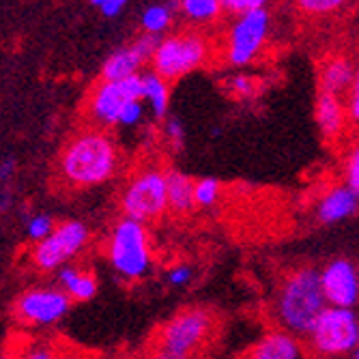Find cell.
I'll return each instance as SVG.
<instances>
[{
    "label": "cell",
    "mask_w": 359,
    "mask_h": 359,
    "mask_svg": "<svg viewBox=\"0 0 359 359\" xmlns=\"http://www.w3.org/2000/svg\"><path fill=\"white\" fill-rule=\"evenodd\" d=\"M118 149L102 129H84L62 149L58 172L62 181L76 187H95L110 181L118 170Z\"/></svg>",
    "instance_id": "obj_1"
},
{
    "label": "cell",
    "mask_w": 359,
    "mask_h": 359,
    "mask_svg": "<svg viewBox=\"0 0 359 359\" xmlns=\"http://www.w3.org/2000/svg\"><path fill=\"white\" fill-rule=\"evenodd\" d=\"M325 306L327 304L320 292L318 269L299 267L288 271L280 280L273 299L278 330H284L297 338L306 336Z\"/></svg>",
    "instance_id": "obj_2"
},
{
    "label": "cell",
    "mask_w": 359,
    "mask_h": 359,
    "mask_svg": "<svg viewBox=\"0 0 359 359\" xmlns=\"http://www.w3.org/2000/svg\"><path fill=\"white\" fill-rule=\"evenodd\" d=\"M211 43L205 35L194 30H181L175 35L161 37L153 56V74L164 78L166 82H175L196 69L205 67L211 58Z\"/></svg>",
    "instance_id": "obj_3"
},
{
    "label": "cell",
    "mask_w": 359,
    "mask_h": 359,
    "mask_svg": "<svg viewBox=\"0 0 359 359\" xmlns=\"http://www.w3.org/2000/svg\"><path fill=\"white\" fill-rule=\"evenodd\" d=\"M108 260L123 280H142L153 265L147 226L127 217L118 219L108 239Z\"/></svg>",
    "instance_id": "obj_4"
},
{
    "label": "cell",
    "mask_w": 359,
    "mask_h": 359,
    "mask_svg": "<svg viewBox=\"0 0 359 359\" xmlns=\"http://www.w3.org/2000/svg\"><path fill=\"white\" fill-rule=\"evenodd\" d=\"M306 338L310 351L325 359L342 357L357 351L359 323L355 310L325 306L312 323Z\"/></svg>",
    "instance_id": "obj_5"
},
{
    "label": "cell",
    "mask_w": 359,
    "mask_h": 359,
    "mask_svg": "<svg viewBox=\"0 0 359 359\" xmlns=\"http://www.w3.org/2000/svg\"><path fill=\"white\" fill-rule=\"evenodd\" d=\"M123 217L138 224H149L159 219L168 211L166 205V175L159 166L138 170L127 181L121 196Z\"/></svg>",
    "instance_id": "obj_6"
},
{
    "label": "cell",
    "mask_w": 359,
    "mask_h": 359,
    "mask_svg": "<svg viewBox=\"0 0 359 359\" xmlns=\"http://www.w3.org/2000/svg\"><path fill=\"white\" fill-rule=\"evenodd\" d=\"M90 239L88 228L80 219H65L54 224L52 233L32 243L30 260L41 271H58L60 267L69 265L72 260L86 248Z\"/></svg>",
    "instance_id": "obj_7"
},
{
    "label": "cell",
    "mask_w": 359,
    "mask_h": 359,
    "mask_svg": "<svg viewBox=\"0 0 359 359\" xmlns=\"http://www.w3.org/2000/svg\"><path fill=\"white\" fill-rule=\"evenodd\" d=\"M213 327V316L203 308H189L177 312L170 320L161 325L157 334V348L170 355L187 357L207 344Z\"/></svg>",
    "instance_id": "obj_8"
},
{
    "label": "cell",
    "mask_w": 359,
    "mask_h": 359,
    "mask_svg": "<svg viewBox=\"0 0 359 359\" xmlns=\"http://www.w3.org/2000/svg\"><path fill=\"white\" fill-rule=\"evenodd\" d=\"M269 11L258 9L243 15H237V20L228 28L224 56L233 67H245L254 62L258 54L263 52L267 37H269Z\"/></svg>",
    "instance_id": "obj_9"
},
{
    "label": "cell",
    "mask_w": 359,
    "mask_h": 359,
    "mask_svg": "<svg viewBox=\"0 0 359 359\" xmlns=\"http://www.w3.org/2000/svg\"><path fill=\"white\" fill-rule=\"evenodd\" d=\"M72 308V299L58 286H35L15 299V320L26 327H48L58 323Z\"/></svg>",
    "instance_id": "obj_10"
},
{
    "label": "cell",
    "mask_w": 359,
    "mask_h": 359,
    "mask_svg": "<svg viewBox=\"0 0 359 359\" xmlns=\"http://www.w3.org/2000/svg\"><path fill=\"white\" fill-rule=\"evenodd\" d=\"M142 95V82L140 74L129 76L125 80L116 82H97V86L88 95V116L95 125L100 127H112L118 121V114L127 102L140 100Z\"/></svg>",
    "instance_id": "obj_11"
},
{
    "label": "cell",
    "mask_w": 359,
    "mask_h": 359,
    "mask_svg": "<svg viewBox=\"0 0 359 359\" xmlns=\"http://www.w3.org/2000/svg\"><path fill=\"white\" fill-rule=\"evenodd\" d=\"M320 292L325 304L332 308H348L357 306L359 297V276L353 260L334 258L318 271Z\"/></svg>",
    "instance_id": "obj_12"
},
{
    "label": "cell",
    "mask_w": 359,
    "mask_h": 359,
    "mask_svg": "<svg viewBox=\"0 0 359 359\" xmlns=\"http://www.w3.org/2000/svg\"><path fill=\"white\" fill-rule=\"evenodd\" d=\"M245 359H306V346L297 336L273 330L248 351Z\"/></svg>",
    "instance_id": "obj_13"
},
{
    "label": "cell",
    "mask_w": 359,
    "mask_h": 359,
    "mask_svg": "<svg viewBox=\"0 0 359 359\" xmlns=\"http://www.w3.org/2000/svg\"><path fill=\"white\" fill-rule=\"evenodd\" d=\"M355 211H357V194L351 191L344 183L330 187L320 196V201L316 205V215H318L320 224H325V226L344 222V219L353 217Z\"/></svg>",
    "instance_id": "obj_14"
},
{
    "label": "cell",
    "mask_w": 359,
    "mask_h": 359,
    "mask_svg": "<svg viewBox=\"0 0 359 359\" xmlns=\"http://www.w3.org/2000/svg\"><path fill=\"white\" fill-rule=\"evenodd\" d=\"M314 118L316 125L323 132V136L327 140H336L344 134L346 127V110H344V102L336 95L330 93H320L316 106H314Z\"/></svg>",
    "instance_id": "obj_15"
},
{
    "label": "cell",
    "mask_w": 359,
    "mask_h": 359,
    "mask_svg": "<svg viewBox=\"0 0 359 359\" xmlns=\"http://www.w3.org/2000/svg\"><path fill=\"white\" fill-rule=\"evenodd\" d=\"M357 82V74L353 62L346 56H332L323 62L320 67V93L330 95H344L351 90V86Z\"/></svg>",
    "instance_id": "obj_16"
},
{
    "label": "cell",
    "mask_w": 359,
    "mask_h": 359,
    "mask_svg": "<svg viewBox=\"0 0 359 359\" xmlns=\"http://www.w3.org/2000/svg\"><path fill=\"white\" fill-rule=\"evenodd\" d=\"M58 288L72 302H88L97 295V278L80 267L65 265L58 269Z\"/></svg>",
    "instance_id": "obj_17"
},
{
    "label": "cell",
    "mask_w": 359,
    "mask_h": 359,
    "mask_svg": "<svg viewBox=\"0 0 359 359\" xmlns=\"http://www.w3.org/2000/svg\"><path fill=\"white\" fill-rule=\"evenodd\" d=\"M166 205L168 211L177 215H187L191 213L194 207V181L181 170H166Z\"/></svg>",
    "instance_id": "obj_18"
},
{
    "label": "cell",
    "mask_w": 359,
    "mask_h": 359,
    "mask_svg": "<svg viewBox=\"0 0 359 359\" xmlns=\"http://www.w3.org/2000/svg\"><path fill=\"white\" fill-rule=\"evenodd\" d=\"M140 67H144V60L138 56V52L132 46H127L108 56V60L102 67V80L116 82V80H125L129 76H138Z\"/></svg>",
    "instance_id": "obj_19"
},
{
    "label": "cell",
    "mask_w": 359,
    "mask_h": 359,
    "mask_svg": "<svg viewBox=\"0 0 359 359\" xmlns=\"http://www.w3.org/2000/svg\"><path fill=\"white\" fill-rule=\"evenodd\" d=\"M140 82H142V95L140 100L142 104L147 102L153 116L155 118H164L168 112V104H170V86L164 78H159L153 72H144L140 74Z\"/></svg>",
    "instance_id": "obj_20"
},
{
    "label": "cell",
    "mask_w": 359,
    "mask_h": 359,
    "mask_svg": "<svg viewBox=\"0 0 359 359\" xmlns=\"http://www.w3.org/2000/svg\"><path fill=\"white\" fill-rule=\"evenodd\" d=\"M189 22L196 24H209L219 18L222 7L219 0H181V9H179Z\"/></svg>",
    "instance_id": "obj_21"
},
{
    "label": "cell",
    "mask_w": 359,
    "mask_h": 359,
    "mask_svg": "<svg viewBox=\"0 0 359 359\" xmlns=\"http://www.w3.org/2000/svg\"><path fill=\"white\" fill-rule=\"evenodd\" d=\"M219 194H222V185L213 177L194 181V207H201V209L213 207L219 201Z\"/></svg>",
    "instance_id": "obj_22"
},
{
    "label": "cell",
    "mask_w": 359,
    "mask_h": 359,
    "mask_svg": "<svg viewBox=\"0 0 359 359\" xmlns=\"http://www.w3.org/2000/svg\"><path fill=\"white\" fill-rule=\"evenodd\" d=\"M172 22V13L164 7V5H151L144 9L142 13V30L149 32V35H159L164 32Z\"/></svg>",
    "instance_id": "obj_23"
},
{
    "label": "cell",
    "mask_w": 359,
    "mask_h": 359,
    "mask_svg": "<svg viewBox=\"0 0 359 359\" xmlns=\"http://www.w3.org/2000/svg\"><path fill=\"white\" fill-rule=\"evenodd\" d=\"M295 3L308 15H330L340 11L348 0H295Z\"/></svg>",
    "instance_id": "obj_24"
},
{
    "label": "cell",
    "mask_w": 359,
    "mask_h": 359,
    "mask_svg": "<svg viewBox=\"0 0 359 359\" xmlns=\"http://www.w3.org/2000/svg\"><path fill=\"white\" fill-rule=\"evenodd\" d=\"M342 183L351 189V191H359V151L353 147L346 157H344V166H342Z\"/></svg>",
    "instance_id": "obj_25"
},
{
    "label": "cell",
    "mask_w": 359,
    "mask_h": 359,
    "mask_svg": "<svg viewBox=\"0 0 359 359\" xmlns=\"http://www.w3.org/2000/svg\"><path fill=\"white\" fill-rule=\"evenodd\" d=\"M228 90H231L235 97H239V100H250V97H254L258 93V80L252 76H245V74L233 76L228 80Z\"/></svg>",
    "instance_id": "obj_26"
},
{
    "label": "cell",
    "mask_w": 359,
    "mask_h": 359,
    "mask_svg": "<svg viewBox=\"0 0 359 359\" xmlns=\"http://www.w3.org/2000/svg\"><path fill=\"white\" fill-rule=\"evenodd\" d=\"M54 228V219L50 215H35L28 219V226H26V235L32 243H37L41 239H46Z\"/></svg>",
    "instance_id": "obj_27"
},
{
    "label": "cell",
    "mask_w": 359,
    "mask_h": 359,
    "mask_svg": "<svg viewBox=\"0 0 359 359\" xmlns=\"http://www.w3.org/2000/svg\"><path fill=\"white\" fill-rule=\"evenodd\" d=\"M267 3H269V0H219V7L226 13L243 15V13H250V11L265 9Z\"/></svg>",
    "instance_id": "obj_28"
},
{
    "label": "cell",
    "mask_w": 359,
    "mask_h": 359,
    "mask_svg": "<svg viewBox=\"0 0 359 359\" xmlns=\"http://www.w3.org/2000/svg\"><path fill=\"white\" fill-rule=\"evenodd\" d=\"M164 134H166L168 144H170L175 151H181V149H183V144H185V127H183V123H181L179 116H168V118H166Z\"/></svg>",
    "instance_id": "obj_29"
},
{
    "label": "cell",
    "mask_w": 359,
    "mask_h": 359,
    "mask_svg": "<svg viewBox=\"0 0 359 359\" xmlns=\"http://www.w3.org/2000/svg\"><path fill=\"white\" fill-rule=\"evenodd\" d=\"M144 116V104L142 100H134V102H127L118 114V121L116 125H123V127H134L142 121Z\"/></svg>",
    "instance_id": "obj_30"
},
{
    "label": "cell",
    "mask_w": 359,
    "mask_h": 359,
    "mask_svg": "<svg viewBox=\"0 0 359 359\" xmlns=\"http://www.w3.org/2000/svg\"><path fill=\"white\" fill-rule=\"evenodd\" d=\"M18 359H62V355L54 344H32Z\"/></svg>",
    "instance_id": "obj_31"
},
{
    "label": "cell",
    "mask_w": 359,
    "mask_h": 359,
    "mask_svg": "<svg viewBox=\"0 0 359 359\" xmlns=\"http://www.w3.org/2000/svg\"><path fill=\"white\" fill-rule=\"evenodd\" d=\"M159 39H161L159 35H149V32H144V35H140V37L132 43V48L138 52V56H140L144 62H151V56H153V52H155Z\"/></svg>",
    "instance_id": "obj_32"
},
{
    "label": "cell",
    "mask_w": 359,
    "mask_h": 359,
    "mask_svg": "<svg viewBox=\"0 0 359 359\" xmlns=\"http://www.w3.org/2000/svg\"><path fill=\"white\" fill-rule=\"evenodd\" d=\"M344 110H346V118L351 123H357L359 121V82H355L348 90V104H344Z\"/></svg>",
    "instance_id": "obj_33"
},
{
    "label": "cell",
    "mask_w": 359,
    "mask_h": 359,
    "mask_svg": "<svg viewBox=\"0 0 359 359\" xmlns=\"http://www.w3.org/2000/svg\"><path fill=\"white\" fill-rule=\"evenodd\" d=\"M189 280H191V267H187V265H175L168 271V282L172 286H185Z\"/></svg>",
    "instance_id": "obj_34"
},
{
    "label": "cell",
    "mask_w": 359,
    "mask_h": 359,
    "mask_svg": "<svg viewBox=\"0 0 359 359\" xmlns=\"http://www.w3.org/2000/svg\"><path fill=\"white\" fill-rule=\"evenodd\" d=\"M125 5H127V0H104V5L100 7V11L106 18H116L125 9Z\"/></svg>",
    "instance_id": "obj_35"
},
{
    "label": "cell",
    "mask_w": 359,
    "mask_h": 359,
    "mask_svg": "<svg viewBox=\"0 0 359 359\" xmlns=\"http://www.w3.org/2000/svg\"><path fill=\"white\" fill-rule=\"evenodd\" d=\"M15 172V161L13 159H5L3 164H0V181L7 183Z\"/></svg>",
    "instance_id": "obj_36"
},
{
    "label": "cell",
    "mask_w": 359,
    "mask_h": 359,
    "mask_svg": "<svg viewBox=\"0 0 359 359\" xmlns=\"http://www.w3.org/2000/svg\"><path fill=\"white\" fill-rule=\"evenodd\" d=\"M149 359H187V357H179V355H170L166 351H159V348H153Z\"/></svg>",
    "instance_id": "obj_37"
},
{
    "label": "cell",
    "mask_w": 359,
    "mask_h": 359,
    "mask_svg": "<svg viewBox=\"0 0 359 359\" xmlns=\"http://www.w3.org/2000/svg\"><path fill=\"white\" fill-rule=\"evenodd\" d=\"M88 3H90L93 7H97V9H100V7L104 5V0H88Z\"/></svg>",
    "instance_id": "obj_38"
},
{
    "label": "cell",
    "mask_w": 359,
    "mask_h": 359,
    "mask_svg": "<svg viewBox=\"0 0 359 359\" xmlns=\"http://www.w3.org/2000/svg\"><path fill=\"white\" fill-rule=\"evenodd\" d=\"M0 359H18V357L11 355V353H3V355H0Z\"/></svg>",
    "instance_id": "obj_39"
},
{
    "label": "cell",
    "mask_w": 359,
    "mask_h": 359,
    "mask_svg": "<svg viewBox=\"0 0 359 359\" xmlns=\"http://www.w3.org/2000/svg\"><path fill=\"white\" fill-rule=\"evenodd\" d=\"M134 359H149V355H140V357H134Z\"/></svg>",
    "instance_id": "obj_40"
}]
</instances>
